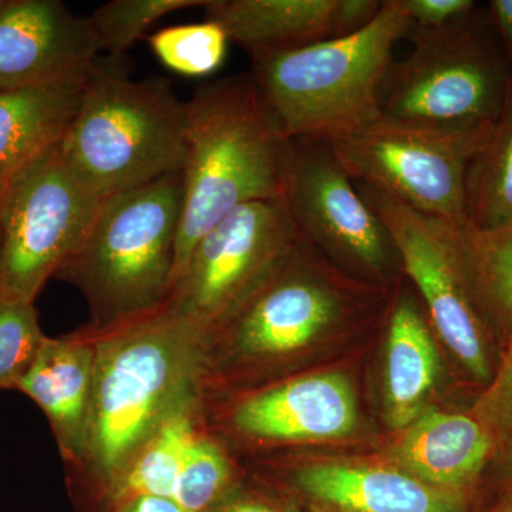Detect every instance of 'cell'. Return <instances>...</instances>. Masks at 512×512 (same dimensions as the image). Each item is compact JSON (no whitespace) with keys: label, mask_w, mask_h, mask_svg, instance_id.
<instances>
[{"label":"cell","mask_w":512,"mask_h":512,"mask_svg":"<svg viewBox=\"0 0 512 512\" xmlns=\"http://www.w3.org/2000/svg\"><path fill=\"white\" fill-rule=\"evenodd\" d=\"M110 512H190L173 498L138 495L114 507Z\"/></svg>","instance_id":"cell-31"},{"label":"cell","mask_w":512,"mask_h":512,"mask_svg":"<svg viewBox=\"0 0 512 512\" xmlns=\"http://www.w3.org/2000/svg\"><path fill=\"white\" fill-rule=\"evenodd\" d=\"M234 470L224 448L197 431L185 454L173 500L190 512H205L231 494Z\"/></svg>","instance_id":"cell-26"},{"label":"cell","mask_w":512,"mask_h":512,"mask_svg":"<svg viewBox=\"0 0 512 512\" xmlns=\"http://www.w3.org/2000/svg\"><path fill=\"white\" fill-rule=\"evenodd\" d=\"M456 232L477 305L512 332V225L493 231L456 225Z\"/></svg>","instance_id":"cell-23"},{"label":"cell","mask_w":512,"mask_h":512,"mask_svg":"<svg viewBox=\"0 0 512 512\" xmlns=\"http://www.w3.org/2000/svg\"><path fill=\"white\" fill-rule=\"evenodd\" d=\"M231 421L235 431L259 443L342 439L356 429V396L339 373L303 376L245 397Z\"/></svg>","instance_id":"cell-14"},{"label":"cell","mask_w":512,"mask_h":512,"mask_svg":"<svg viewBox=\"0 0 512 512\" xmlns=\"http://www.w3.org/2000/svg\"><path fill=\"white\" fill-rule=\"evenodd\" d=\"M402 3L407 15L406 36L448 28L476 9L473 0H402Z\"/></svg>","instance_id":"cell-29"},{"label":"cell","mask_w":512,"mask_h":512,"mask_svg":"<svg viewBox=\"0 0 512 512\" xmlns=\"http://www.w3.org/2000/svg\"><path fill=\"white\" fill-rule=\"evenodd\" d=\"M86 77L0 90V180H8L63 140L79 110Z\"/></svg>","instance_id":"cell-19"},{"label":"cell","mask_w":512,"mask_h":512,"mask_svg":"<svg viewBox=\"0 0 512 512\" xmlns=\"http://www.w3.org/2000/svg\"><path fill=\"white\" fill-rule=\"evenodd\" d=\"M205 512H296L291 507L261 497H235L229 494L221 503Z\"/></svg>","instance_id":"cell-30"},{"label":"cell","mask_w":512,"mask_h":512,"mask_svg":"<svg viewBox=\"0 0 512 512\" xmlns=\"http://www.w3.org/2000/svg\"><path fill=\"white\" fill-rule=\"evenodd\" d=\"M355 184L389 229L402 272L419 292L437 335L471 376L490 380L483 322L458 247L456 225L417 211L375 187Z\"/></svg>","instance_id":"cell-9"},{"label":"cell","mask_w":512,"mask_h":512,"mask_svg":"<svg viewBox=\"0 0 512 512\" xmlns=\"http://www.w3.org/2000/svg\"><path fill=\"white\" fill-rule=\"evenodd\" d=\"M487 137L450 136L380 120L330 146L355 183L461 227L467 224L468 164Z\"/></svg>","instance_id":"cell-10"},{"label":"cell","mask_w":512,"mask_h":512,"mask_svg":"<svg viewBox=\"0 0 512 512\" xmlns=\"http://www.w3.org/2000/svg\"><path fill=\"white\" fill-rule=\"evenodd\" d=\"M295 487L329 512H466L467 495L400 468L325 463L299 468Z\"/></svg>","instance_id":"cell-16"},{"label":"cell","mask_w":512,"mask_h":512,"mask_svg":"<svg viewBox=\"0 0 512 512\" xmlns=\"http://www.w3.org/2000/svg\"><path fill=\"white\" fill-rule=\"evenodd\" d=\"M87 18L59 0H0V90L87 76L99 59Z\"/></svg>","instance_id":"cell-13"},{"label":"cell","mask_w":512,"mask_h":512,"mask_svg":"<svg viewBox=\"0 0 512 512\" xmlns=\"http://www.w3.org/2000/svg\"><path fill=\"white\" fill-rule=\"evenodd\" d=\"M406 32L402 0H383L355 35L254 56L251 76L288 140L355 136L382 120L384 80Z\"/></svg>","instance_id":"cell-3"},{"label":"cell","mask_w":512,"mask_h":512,"mask_svg":"<svg viewBox=\"0 0 512 512\" xmlns=\"http://www.w3.org/2000/svg\"><path fill=\"white\" fill-rule=\"evenodd\" d=\"M208 0H111L99 6L89 20L99 50L121 57L148 28L170 13L205 8Z\"/></svg>","instance_id":"cell-25"},{"label":"cell","mask_w":512,"mask_h":512,"mask_svg":"<svg viewBox=\"0 0 512 512\" xmlns=\"http://www.w3.org/2000/svg\"><path fill=\"white\" fill-rule=\"evenodd\" d=\"M87 328L96 362L79 470L100 500L165 421L202 402L207 335L165 306L110 328Z\"/></svg>","instance_id":"cell-1"},{"label":"cell","mask_w":512,"mask_h":512,"mask_svg":"<svg viewBox=\"0 0 512 512\" xmlns=\"http://www.w3.org/2000/svg\"><path fill=\"white\" fill-rule=\"evenodd\" d=\"M185 146L173 286L198 241L229 212L248 202L282 200L291 156V140L251 73L195 90L187 101Z\"/></svg>","instance_id":"cell-2"},{"label":"cell","mask_w":512,"mask_h":512,"mask_svg":"<svg viewBox=\"0 0 512 512\" xmlns=\"http://www.w3.org/2000/svg\"><path fill=\"white\" fill-rule=\"evenodd\" d=\"M301 239L284 201L241 205L198 241L164 306L208 339L271 278Z\"/></svg>","instance_id":"cell-8"},{"label":"cell","mask_w":512,"mask_h":512,"mask_svg":"<svg viewBox=\"0 0 512 512\" xmlns=\"http://www.w3.org/2000/svg\"><path fill=\"white\" fill-rule=\"evenodd\" d=\"M439 353L420 306L412 296L394 301L387 330L386 412L404 430L423 409L439 376Z\"/></svg>","instance_id":"cell-20"},{"label":"cell","mask_w":512,"mask_h":512,"mask_svg":"<svg viewBox=\"0 0 512 512\" xmlns=\"http://www.w3.org/2000/svg\"><path fill=\"white\" fill-rule=\"evenodd\" d=\"M45 339L33 302L0 296V390L18 387Z\"/></svg>","instance_id":"cell-27"},{"label":"cell","mask_w":512,"mask_h":512,"mask_svg":"<svg viewBox=\"0 0 512 512\" xmlns=\"http://www.w3.org/2000/svg\"><path fill=\"white\" fill-rule=\"evenodd\" d=\"M490 15L503 43L512 76V0H493Z\"/></svg>","instance_id":"cell-32"},{"label":"cell","mask_w":512,"mask_h":512,"mask_svg":"<svg viewBox=\"0 0 512 512\" xmlns=\"http://www.w3.org/2000/svg\"><path fill=\"white\" fill-rule=\"evenodd\" d=\"M96 345L84 328L63 338H46L16 389L46 414L64 458L82 464L92 414Z\"/></svg>","instance_id":"cell-15"},{"label":"cell","mask_w":512,"mask_h":512,"mask_svg":"<svg viewBox=\"0 0 512 512\" xmlns=\"http://www.w3.org/2000/svg\"><path fill=\"white\" fill-rule=\"evenodd\" d=\"M503 474L505 480L512 484V433L510 434V437L505 440Z\"/></svg>","instance_id":"cell-33"},{"label":"cell","mask_w":512,"mask_h":512,"mask_svg":"<svg viewBox=\"0 0 512 512\" xmlns=\"http://www.w3.org/2000/svg\"><path fill=\"white\" fill-rule=\"evenodd\" d=\"M474 417L495 437L507 440L512 433V339L497 373L481 394Z\"/></svg>","instance_id":"cell-28"},{"label":"cell","mask_w":512,"mask_h":512,"mask_svg":"<svg viewBox=\"0 0 512 512\" xmlns=\"http://www.w3.org/2000/svg\"><path fill=\"white\" fill-rule=\"evenodd\" d=\"M414 49L392 63L382 120L450 136H487L512 89L510 64L493 18L476 9L437 32L406 36Z\"/></svg>","instance_id":"cell-6"},{"label":"cell","mask_w":512,"mask_h":512,"mask_svg":"<svg viewBox=\"0 0 512 512\" xmlns=\"http://www.w3.org/2000/svg\"><path fill=\"white\" fill-rule=\"evenodd\" d=\"M500 512H512V500Z\"/></svg>","instance_id":"cell-35"},{"label":"cell","mask_w":512,"mask_h":512,"mask_svg":"<svg viewBox=\"0 0 512 512\" xmlns=\"http://www.w3.org/2000/svg\"><path fill=\"white\" fill-rule=\"evenodd\" d=\"M204 9L251 57L339 39V0H208Z\"/></svg>","instance_id":"cell-18"},{"label":"cell","mask_w":512,"mask_h":512,"mask_svg":"<svg viewBox=\"0 0 512 512\" xmlns=\"http://www.w3.org/2000/svg\"><path fill=\"white\" fill-rule=\"evenodd\" d=\"M187 101L161 77L133 80L123 56L97 59L60 141L64 157L103 198L183 173Z\"/></svg>","instance_id":"cell-4"},{"label":"cell","mask_w":512,"mask_h":512,"mask_svg":"<svg viewBox=\"0 0 512 512\" xmlns=\"http://www.w3.org/2000/svg\"><path fill=\"white\" fill-rule=\"evenodd\" d=\"M305 251L302 238L271 278L211 335L229 332L238 357L264 362L293 355L332 328L348 311V295L309 262Z\"/></svg>","instance_id":"cell-12"},{"label":"cell","mask_w":512,"mask_h":512,"mask_svg":"<svg viewBox=\"0 0 512 512\" xmlns=\"http://www.w3.org/2000/svg\"><path fill=\"white\" fill-rule=\"evenodd\" d=\"M151 52L171 72L187 77L217 72L228 53L229 37L212 20L168 26L147 37Z\"/></svg>","instance_id":"cell-24"},{"label":"cell","mask_w":512,"mask_h":512,"mask_svg":"<svg viewBox=\"0 0 512 512\" xmlns=\"http://www.w3.org/2000/svg\"><path fill=\"white\" fill-rule=\"evenodd\" d=\"M183 210V174L111 195L56 272L80 289L104 329L157 311L171 289Z\"/></svg>","instance_id":"cell-5"},{"label":"cell","mask_w":512,"mask_h":512,"mask_svg":"<svg viewBox=\"0 0 512 512\" xmlns=\"http://www.w3.org/2000/svg\"><path fill=\"white\" fill-rule=\"evenodd\" d=\"M6 180H0V211H2L3 194H5Z\"/></svg>","instance_id":"cell-34"},{"label":"cell","mask_w":512,"mask_h":512,"mask_svg":"<svg viewBox=\"0 0 512 512\" xmlns=\"http://www.w3.org/2000/svg\"><path fill=\"white\" fill-rule=\"evenodd\" d=\"M494 441L474 416L426 410L403 430L392 457L424 483L466 493L483 473Z\"/></svg>","instance_id":"cell-17"},{"label":"cell","mask_w":512,"mask_h":512,"mask_svg":"<svg viewBox=\"0 0 512 512\" xmlns=\"http://www.w3.org/2000/svg\"><path fill=\"white\" fill-rule=\"evenodd\" d=\"M103 201L60 143L8 178L0 211V296L35 302L79 247Z\"/></svg>","instance_id":"cell-7"},{"label":"cell","mask_w":512,"mask_h":512,"mask_svg":"<svg viewBox=\"0 0 512 512\" xmlns=\"http://www.w3.org/2000/svg\"><path fill=\"white\" fill-rule=\"evenodd\" d=\"M282 201L309 244L367 275L384 276L394 264L402 268L389 229L363 200L329 141L291 140Z\"/></svg>","instance_id":"cell-11"},{"label":"cell","mask_w":512,"mask_h":512,"mask_svg":"<svg viewBox=\"0 0 512 512\" xmlns=\"http://www.w3.org/2000/svg\"><path fill=\"white\" fill-rule=\"evenodd\" d=\"M467 224L478 231L512 225V89L504 113L468 164Z\"/></svg>","instance_id":"cell-22"},{"label":"cell","mask_w":512,"mask_h":512,"mask_svg":"<svg viewBox=\"0 0 512 512\" xmlns=\"http://www.w3.org/2000/svg\"><path fill=\"white\" fill-rule=\"evenodd\" d=\"M201 406L202 402H198L175 413L134 454L100 498L104 510L110 512L138 495L174 497L185 454L201 429Z\"/></svg>","instance_id":"cell-21"}]
</instances>
